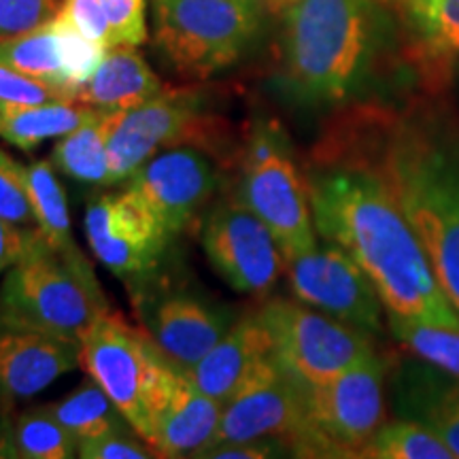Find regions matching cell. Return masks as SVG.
<instances>
[{
  "instance_id": "cell-5",
  "label": "cell",
  "mask_w": 459,
  "mask_h": 459,
  "mask_svg": "<svg viewBox=\"0 0 459 459\" xmlns=\"http://www.w3.org/2000/svg\"><path fill=\"white\" fill-rule=\"evenodd\" d=\"M260 9L249 0H152L153 41L177 74L206 79L245 56Z\"/></svg>"
},
{
  "instance_id": "cell-10",
  "label": "cell",
  "mask_w": 459,
  "mask_h": 459,
  "mask_svg": "<svg viewBox=\"0 0 459 459\" xmlns=\"http://www.w3.org/2000/svg\"><path fill=\"white\" fill-rule=\"evenodd\" d=\"M296 300L364 332H381L385 304L368 274L342 247L330 240L287 260Z\"/></svg>"
},
{
  "instance_id": "cell-11",
  "label": "cell",
  "mask_w": 459,
  "mask_h": 459,
  "mask_svg": "<svg viewBox=\"0 0 459 459\" xmlns=\"http://www.w3.org/2000/svg\"><path fill=\"white\" fill-rule=\"evenodd\" d=\"M85 237L96 260L124 281L153 274L172 238L130 187L91 200L85 209Z\"/></svg>"
},
{
  "instance_id": "cell-17",
  "label": "cell",
  "mask_w": 459,
  "mask_h": 459,
  "mask_svg": "<svg viewBox=\"0 0 459 459\" xmlns=\"http://www.w3.org/2000/svg\"><path fill=\"white\" fill-rule=\"evenodd\" d=\"M223 406L170 361L149 411V446L158 457H198L213 443Z\"/></svg>"
},
{
  "instance_id": "cell-3",
  "label": "cell",
  "mask_w": 459,
  "mask_h": 459,
  "mask_svg": "<svg viewBox=\"0 0 459 459\" xmlns=\"http://www.w3.org/2000/svg\"><path fill=\"white\" fill-rule=\"evenodd\" d=\"M377 34L372 0H290L283 20V73L298 99L349 100L364 79Z\"/></svg>"
},
{
  "instance_id": "cell-7",
  "label": "cell",
  "mask_w": 459,
  "mask_h": 459,
  "mask_svg": "<svg viewBox=\"0 0 459 459\" xmlns=\"http://www.w3.org/2000/svg\"><path fill=\"white\" fill-rule=\"evenodd\" d=\"M238 200L271 228L285 262L317 245L308 186L274 126L255 128L247 143Z\"/></svg>"
},
{
  "instance_id": "cell-38",
  "label": "cell",
  "mask_w": 459,
  "mask_h": 459,
  "mask_svg": "<svg viewBox=\"0 0 459 459\" xmlns=\"http://www.w3.org/2000/svg\"><path fill=\"white\" fill-rule=\"evenodd\" d=\"M285 449V443L279 438H255L245 443H223L204 451L200 457L213 459H266L279 455Z\"/></svg>"
},
{
  "instance_id": "cell-33",
  "label": "cell",
  "mask_w": 459,
  "mask_h": 459,
  "mask_svg": "<svg viewBox=\"0 0 459 459\" xmlns=\"http://www.w3.org/2000/svg\"><path fill=\"white\" fill-rule=\"evenodd\" d=\"M73 100L65 91L37 82L0 62V105H43V102Z\"/></svg>"
},
{
  "instance_id": "cell-15",
  "label": "cell",
  "mask_w": 459,
  "mask_h": 459,
  "mask_svg": "<svg viewBox=\"0 0 459 459\" xmlns=\"http://www.w3.org/2000/svg\"><path fill=\"white\" fill-rule=\"evenodd\" d=\"M307 383L285 370L274 355L260 375L223 406L220 429L209 449L223 443L279 438L294 451L307 426Z\"/></svg>"
},
{
  "instance_id": "cell-18",
  "label": "cell",
  "mask_w": 459,
  "mask_h": 459,
  "mask_svg": "<svg viewBox=\"0 0 459 459\" xmlns=\"http://www.w3.org/2000/svg\"><path fill=\"white\" fill-rule=\"evenodd\" d=\"M77 366L79 341L0 324V412H11Z\"/></svg>"
},
{
  "instance_id": "cell-30",
  "label": "cell",
  "mask_w": 459,
  "mask_h": 459,
  "mask_svg": "<svg viewBox=\"0 0 459 459\" xmlns=\"http://www.w3.org/2000/svg\"><path fill=\"white\" fill-rule=\"evenodd\" d=\"M0 217L15 226L37 230L28 169L0 149Z\"/></svg>"
},
{
  "instance_id": "cell-34",
  "label": "cell",
  "mask_w": 459,
  "mask_h": 459,
  "mask_svg": "<svg viewBox=\"0 0 459 459\" xmlns=\"http://www.w3.org/2000/svg\"><path fill=\"white\" fill-rule=\"evenodd\" d=\"M134 429L105 434L100 438L82 440L79 457L83 459H149L158 457L149 443H141Z\"/></svg>"
},
{
  "instance_id": "cell-36",
  "label": "cell",
  "mask_w": 459,
  "mask_h": 459,
  "mask_svg": "<svg viewBox=\"0 0 459 459\" xmlns=\"http://www.w3.org/2000/svg\"><path fill=\"white\" fill-rule=\"evenodd\" d=\"M426 423L449 446L453 459H459V385L440 392L428 406Z\"/></svg>"
},
{
  "instance_id": "cell-20",
  "label": "cell",
  "mask_w": 459,
  "mask_h": 459,
  "mask_svg": "<svg viewBox=\"0 0 459 459\" xmlns=\"http://www.w3.org/2000/svg\"><path fill=\"white\" fill-rule=\"evenodd\" d=\"M162 82L136 48L117 45L102 57L90 82L77 91V102L96 111L124 113L162 94Z\"/></svg>"
},
{
  "instance_id": "cell-19",
  "label": "cell",
  "mask_w": 459,
  "mask_h": 459,
  "mask_svg": "<svg viewBox=\"0 0 459 459\" xmlns=\"http://www.w3.org/2000/svg\"><path fill=\"white\" fill-rule=\"evenodd\" d=\"M273 358L271 334L254 313L234 321L226 336L192 370H187V375L200 392L228 404Z\"/></svg>"
},
{
  "instance_id": "cell-26",
  "label": "cell",
  "mask_w": 459,
  "mask_h": 459,
  "mask_svg": "<svg viewBox=\"0 0 459 459\" xmlns=\"http://www.w3.org/2000/svg\"><path fill=\"white\" fill-rule=\"evenodd\" d=\"M406 15L423 51L436 62L459 56V0H404Z\"/></svg>"
},
{
  "instance_id": "cell-2",
  "label": "cell",
  "mask_w": 459,
  "mask_h": 459,
  "mask_svg": "<svg viewBox=\"0 0 459 459\" xmlns=\"http://www.w3.org/2000/svg\"><path fill=\"white\" fill-rule=\"evenodd\" d=\"M370 164L409 217L459 313V136L436 124L395 122Z\"/></svg>"
},
{
  "instance_id": "cell-6",
  "label": "cell",
  "mask_w": 459,
  "mask_h": 459,
  "mask_svg": "<svg viewBox=\"0 0 459 459\" xmlns=\"http://www.w3.org/2000/svg\"><path fill=\"white\" fill-rule=\"evenodd\" d=\"M385 370L387 361L372 353L325 385L308 387L296 455L359 457L385 423Z\"/></svg>"
},
{
  "instance_id": "cell-21",
  "label": "cell",
  "mask_w": 459,
  "mask_h": 459,
  "mask_svg": "<svg viewBox=\"0 0 459 459\" xmlns=\"http://www.w3.org/2000/svg\"><path fill=\"white\" fill-rule=\"evenodd\" d=\"M99 113L77 100L43 105H0V139L30 152L43 141L60 139Z\"/></svg>"
},
{
  "instance_id": "cell-28",
  "label": "cell",
  "mask_w": 459,
  "mask_h": 459,
  "mask_svg": "<svg viewBox=\"0 0 459 459\" xmlns=\"http://www.w3.org/2000/svg\"><path fill=\"white\" fill-rule=\"evenodd\" d=\"M389 330L398 341L428 364L459 381V325H438L387 315Z\"/></svg>"
},
{
  "instance_id": "cell-9",
  "label": "cell",
  "mask_w": 459,
  "mask_h": 459,
  "mask_svg": "<svg viewBox=\"0 0 459 459\" xmlns=\"http://www.w3.org/2000/svg\"><path fill=\"white\" fill-rule=\"evenodd\" d=\"M255 315L271 334L279 364L308 387L325 385L377 353L368 332L300 300H271Z\"/></svg>"
},
{
  "instance_id": "cell-16",
  "label": "cell",
  "mask_w": 459,
  "mask_h": 459,
  "mask_svg": "<svg viewBox=\"0 0 459 459\" xmlns=\"http://www.w3.org/2000/svg\"><path fill=\"white\" fill-rule=\"evenodd\" d=\"M217 183V170L203 152L175 147L143 164L128 179V187L139 194L166 232L177 237L213 198Z\"/></svg>"
},
{
  "instance_id": "cell-27",
  "label": "cell",
  "mask_w": 459,
  "mask_h": 459,
  "mask_svg": "<svg viewBox=\"0 0 459 459\" xmlns=\"http://www.w3.org/2000/svg\"><path fill=\"white\" fill-rule=\"evenodd\" d=\"M366 459H453L449 446L428 423L392 421L383 423L364 446Z\"/></svg>"
},
{
  "instance_id": "cell-35",
  "label": "cell",
  "mask_w": 459,
  "mask_h": 459,
  "mask_svg": "<svg viewBox=\"0 0 459 459\" xmlns=\"http://www.w3.org/2000/svg\"><path fill=\"white\" fill-rule=\"evenodd\" d=\"M57 15L73 28H77L85 37L91 39V41L105 45L107 49L117 48L113 30L108 26V20L99 0H65Z\"/></svg>"
},
{
  "instance_id": "cell-12",
  "label": "cell",
  "mask_w": 459,
  "mask_h": 459,
  "mask_svg": "<svg viewBox=\"0 0 459 459\" xmlns=\"http://www.w3.org/2000/svg\"><path fill=\"white\" fill-rule=\"evenodd\" d=\"M203 249L220 277L240 294H268L287 266L271 228L238 198L206 215Z\"/></svg>"
},
{
  "instance_id": "cell-37",
  "label": "cell",
  "mask_w": 459,
  "mask_h": 459,
  "mask_svg": "<svg viewBox=\"0 0 459 459\" xmlns=\"http://www.w3.org/2000/svg\"><path fill=\"white\" fill-rule=\"evenodd\" d=\"M39 237V230L15 226L0 217V274L15 266L32 249Z\"/></svg>"
},
{
  "instance_id": "cell-39",
  "label": "cell",
  "mask_w": 459,
  "mask_h": 459,
  "mask_svg": "<svg viewBox=\"0 0 459 459\" xmlns=\"http://www.w3.org/2000/svg\"><path fill=\"white\" fill-rule=\"evenodd\" d=\"M0 459H17L15 419L11 412H0Z\"/></svg>"
},
{
  "instance_id": "cell-22",
  "label": "cell",
  "mask_w": 459,
  "mask_h": 459,
  "mask_svg": "<svg viewBox=\"0 0 459 459\" xmlns=\"http://www.w3.org/2000/svg\"><path fill=\"white\" fill-rule=\"evenodd\" d=\"M113 119L115 113L99 111L79 128L60 136L51 152V164L56 170L88 186H113L107 153Z\"/></svg>"
},
{
  "instance_id": "cell-29",
  "label": "cell",
  "mask_w": 459,
  "mask_h": 459,
  "mask_svg": "<svg viewBox=\"0 0 459 459\" xmlns=\"http://www.w3.org/2000/svg\"><path fill=\"white\" fill-rule=\"evenodd\" d=\"M15 449L22 459H71L79 455V440L48 406H37L15 419Z\"/></svg>"
},
{
  "instance_id": "cell-24",
  "label": "cell",
  "mask_w": 459,
  "mask_h": 459,
  "mask_svg": "<svg viewBox=\"0 0 459 459\" xmlns=\"http://www.w3.org/2000/svg\"><path fill=\"white\" fill-rule=\"evenodd\" d=\"M48 409L79 443L100 438L105 434L134 429L91 377L62 400L48 404Z\"/></svg>"
},
{
  "instance_id": "cell-13",
  "label": "cell",
  "mask_w": 459,
  "mask_h": 459,
  "mask_svg": "<svg viewBox=\"0 0 459 459\" xmlns=\"http://www.w3.org/2000/svg\"><path fill=\"white\" fill-rule=\"evenodd\" d=\"M136 313L164 358L183 370H192L237 321L234 308L186 287H145L136 294Z\"/></svg>"
},
{
  "instance_id": "cell-14",
  "label": "cell",
  "mask_w": 459,
  "mask_h": 459,
  "mask_svg": "<svg viewBox=\"0 0 459 459\" xmlns=\"http://www.w3.org/2000/svg\"><path fill=\"white\" fill-rule=\"evenodd\" d=\"M204 115L196 91H162L145 105L115 113L108 132V170L115 183L128 181L166 147L198 141Z\"/></svg>"
},
{
  "instance_id": "cell-40",
  "label": "cell",
  "mask_w": 459,
  "mask_h": 459,
  "mask_svg": "<svg viewBox=\"0 0 459 459\" xmlns=\"http://www.w3.org/2000/svg\"><path fill=\"white\" fill-rule=\"evenodd\" d=\"M249 3H260L262 4V0H249Z\"/></svg>"
},
{
  "instance_id": "cell-1",
  "label": "cell",
  "mask_w": 459,
  "mask_h": 459,
  "mask_svg": "<svg viewBox=\"0 0 459 459\" xmlns=\"http://www.w3.org/2000/svg\"><path fill=\"white\" fill-rule=\"evenodd\" d=\"M307 186L317 234L359 264L387 315L457 328L426 247L375 166H332L311 172Z\"/></svg>"
},
{
  "instance_id": "cell-25",
  "label": "cell",
  "mask_w": 459,
  "mask_h": 459,
  "mask_svg": "<svg viewBox=\"0 0 459 459\" xmlns=\"http://www.w3.org/2000/svg\"><path fill=\"white\" fill-rule=\"evenodd\" d=\"M28 183H30L37 230L45 243L54 251H60V254L79 249L73 238L65 189L57 181V170L51 164V160H39V162L28 166Z\"/></svg>"
},
{
  "instance_id": "cell-4",
  "label": "cell",
  "mask_w": 459,
  "mask_h": 459,
  "mask_svg": "<svg viewBox=\"0 0 459 459\" xmlns=\"http://www.w3.org/2000/svg\"><path fill=\"white\" fill-rule=\"evenodd\" d=\"M111 311L82 249L54 251L39 237L0 285V324L79 341Z\"/></svg>"
},
{
  "instance_id": "cell-8",
  "label": "cell",
  "mask_w": 459,
  "mask_h": 459,
  "mask_svg": "<svg viewBox=\"0 0 459 459\" xmlns=\"http://www.w3.org/2000/svg\"><path fill=\"white\" fill-rule=\"evenodd\" d=\"M79 359L147 443L153 395L170 366L147 332L108 311L79 338Z\"/></svg>"
},
{
  "instance_id": "cell-32",
  "label": "cell",
  "mask_w": 459,
  "mask_h": 459,
  "mask_svg": "<svg viewBox=\"0 0 459 459\" xmlns=\"http://www.w3.org/2000/svg\"><path fill=\"white\" fill-rule=\"evenodd\" d=\"M111 26L115 45L139 48L147 41V0H99Z\"/></svg>"
},
{
  "instance_id": "cell-23",
  "label": "cell",
  "mask_w": 459,
  "mask_h": 459,
  "mask_svg": "<svg viewBox=\"0 0 459 459\" xmlns=\"http://www.w3.org/2000/svg\"><path fill=\"white\" fill-rule=\"evenodd\" d=\"M54 20L34 28V30L3 39L0 41V62L37 79V82L65 91L68 99L74 100L65 48H62L60 32H57Z\"/></svg>"
},
{
  "instance_id": "cell-31",
  "label": "cell",
  "mask_w": 459,
  "mask_h": 459,
  "mask_svg": "<svg viewBox=\"0 0 459 459\" xmlns=\"http://www.w3.org/2000/svg\"><path fill=\"white\" fill-rule=\"evenodd\" d=\"M65 0H0V41L48 24Z\"/></svg>"
}]
</instances>
